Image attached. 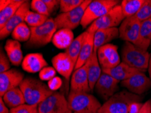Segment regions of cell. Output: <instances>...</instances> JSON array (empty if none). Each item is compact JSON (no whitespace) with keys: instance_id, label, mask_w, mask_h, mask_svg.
I'll return each instance as SVG.
<instances>
[{"instance_id":"19","label":"cell","mask_w":151,"mask_h":113,"mask_svg":"<svg viewBox=\"0 0 151 113\" xmlns=\"http://www.w3.org/2000/svg\"><path fill=\"white\" fill-rule=\"evenodd\" d=\"M102 71L103 73L111 76L119 81L127 80L137 74L145 73V71L131 67L123 62L113 68L102 69Z\"/></svg>"},{"instance_id":"31","label":"cell","mask_w":151,"mask_h":113,"mask_svg":"<svg viewBox=\"0 0 151 113\" xmlns=\"http://www.w3.org/2000/svg\"><path fill=\"white\" fill-rule=\"evenodd\" d=\"M48 20V17L46 16L40 14L35 12L29 11L25 18V22L31 27H40Z\"/></svg>"},{"instance_id":"37","label":"cell","mask_w":151,"mask_h":113,"mask_svg":"<svg viewBox=\"0 0 151 113\" xmlns=\"http://www.w3.org/2000/svg\"><path fill=\"white\" fill-rule=\"evenodd\" d=\"M10 69V61L6 54L1 49L0 52V73H4Z\"/></svg>"},{"instance_id":"5","label":"cell","mask_w":151,"mask_h":113,"mask_svg":"<svg viewBox=\"0 0 151 113\" xmlns=\"http://www.w3.org/2000/svg\"><path fill=\"white\" fill-rule=\"evenodd\" d=\"M117 0H95L91 1L85 11L81 26L83 29L90 27L92 23L106 14L114 7L119 5Z\"/></svg>"},{"instance_id":"33","label":"cell","mask_w":151,"mask_h":113,"mask_svg":"<svg viewBox=\"0 0 151 113\" xmlns=\"http://www.w3.org/2000/svg\"><path fill=\"white\" fill-rule=\"evenodd\" d=\"M85 0H61L60 1V11L61 13L70 12L83 3Z\"/></svg>"},{"instance_id":"44","label":"cell","mask_w":151,"mask_h":113,"mask_svg":"<svg viewBox=\"0 0 151 113\" xmlns=\"http://www.w3.org/2000/svg\"><path fill=\"white\" fill-rule=\"evenodd\" d=\"M148 73H149V78L150 79L151 81V55H150V61H149V65H148Z\"/></svg>"},{"instance_id":"12","label":"cell","mask_w":151,"mask_h":113,"mask_svg":"<svg viewBox=\"0 0 151 113\" xmlns=\"http://www.w3.org/2000/svg\"><path fill=\"white\" fill-rule=\"evenodd\" d=\"M121 84L129 92L138 96L145 93L151 88L150 78L144 73L137 74L129 79L123 81Z\"/></svg>"},{"instance_id":"38","label":"cell","mask_w":151,"mask_h":113,"mask_svg":"<svg viewBox=\"0 0 151 113\" xmlns=\"http://www.w3.org/2000/svg\"><path fill=\"white\" fill-rule=\"evenodd\" d=\"M62 83H63V82H62L60 78L58 77H55L53 79L49 81L47 85H48L49 88L51 89L52 91H54L60 88L62 85Z\"/></svg>"},{"instance_id":"45","label":"cell","mask_w":151,"mask_h":113,"mask_svg":"<svg viewBox=\"0 0 151 113\" xmlns=\"http://www.w3.org/2000/svg\"><path fill=\"white\" fill-rule=\"evenodd\" d=\"M68 113H72V112H68Z\"/></svg>"},{"instance_id":"6","label":"cell","mask_w":151,"mask_h":113,"mask_svg":"<svg viewBox=\"0 0 151 113\" xmlns=\"http://www.w3.org/2000/svg\"><path fill=\"white\" fill-rule=\"evenodd\" d=\"M58 29L53 18H48L44 24L40 27H31V37L27 45L44 46L52 41L54 34Z\"/></svg>"},{"instance_id":"22","label":"cell","mask_w":151,"mask_h":113,"mask_svg":"<svg viewBox=\"0 0 151 113\" xmlns=\"http://www.w3.org/2000/svg\"><path fill=\"white\" fill-rule=\"evenodd\" d=\"M86 64L88 66L89 85H90L91 91H92L93 89H95L96 84L102 73V71L98 62L97 53L93 52Z\"/></svg>"},{"instance_id":"1","label":"cell","mask_w":151,"mask_h":113,"mask_svg":"<svg viewBox=\"0 0 151 113\" xmlns=\"http://www.w3.org/2000/svg\"><path fill=\"white\" fill-rule=\"evenodd\" d=\"M19 87L23 94L26 104L29 105L39 106L54 93L48 85L33 77L24 78Z\"/></svg>"},{"instance_id":"8","label":"cell","mask_w":151,"mask_h":113,"mask_svg":"<svg viewBox=\"0 0 151 113\" xmlns=\"http://www.w3.org/2000/svg\"><path fill=\"white\" fill-rule=\"evenodd\" d=\"M125 18L121 5H117L106 14L95 20L86 31L95 33L100 29L114 28L121 24Z\"/></svg>"},{"instance_id":"42","label":"cell","mask_w":151,"mask_h":113,"mask_svg":"<svg viewBox=\"0 0 151 113\" xmlns=\"http://www.w3.org/2000/svg\"><path fill=\"white\" fill-rule=\"evenodd\" d=\"M10 110L8 109L5 102H4L3 98H0V113H10Z\"/></svg>"},{"instance_id":"15","label":"cell","mask_w":151,"mask_h":113,"mask_svg":"<svg viewBox=\"0 0 151 113\" xmlns=\"http://www.w3.org/2000/svg\"><path fill=\"white\" fill-rule=\"evenodd\" d=\"M31 8V3L26 1L20 8L17 10L14 15L6 22L3 28L0 29V38L4 40L9 35L12 33L14 29L20 24L24 22L27 13L29 12Z\"/></svg>"},{"instance_id":"32","label":"cell","mask_w":151,"mask_h":113,"mask_svg":"<svg viewBox=\"0 0 151 113\" xmlns=\"http://www.w3.org/2000/svg\"><path fill=\"white\" fill-rule=\"evenodd\" d=\"M140 22L151 18V0H145L138 12L134 16Z\"/></svg>"},{"instance_id":"47","label":"cell","mask_w":151,"mask_h":113,"mask_svg":"<svg viewBox=\"0 0 151 113\" xmlns=\"http://www.w3.org/2000/svg\"></svg>"},{"instance_id":"3","label":"cell","mask_w":151,"mask_h":113,"mask_svg":"<svg viewBox=\"0 0 151 113\" xmlns=\"http://www.w3.org/2000/svg\"><path fill=\"white\" fill-rule=\"evenodd\" d=\"M67 100L70 111L77 113H97L102 107L94 96L86 92L70 91Z\"/></svg>"},{"instance_id":"41","label":"cell","mask_w":151,"mask_h":113,"mask_svg":"<svg viewBox=\"0 0 151 113\" xmlns=\"http://www.w3.org/2000/svg\"><path fill=\"white\" fill-rule=\"evenodd\" d=\"M142 107V104L139 103V102H134L129 108V113H138Z\"/></svg>"},{"instance_id":"9","label":"cell","mask_w":151,"mask_h":113,"mask_svg":"<svg viewBox=\"0 0 151 113\" xmlns=\"http://www.w3.org/2000/svg\"><path fill=\"white\" fill-rule=\"evenodd\" d=\"M39 113H68L70 112L68 100L65 96L58 92H54L51 96L38 106Z\"/></svg>"},{"instance_id":"11","label":"cell","mask_w":151,"mask_h":113,"mask_svg":"<svg viewBox=\"0 0 151 113\" xmlns=\"http://www.w3.org/2000/svg\"><path fill=\"white\" fill-rule=\"evenodd\" d=\"M142 22L134 17L125 18L120 24L119 37L121 40L135 45L138 40Z\"/></svg>"},{"instance_id":"46","label":"cell","mask_w":151,"mask_h":113,"mask_svg":"<svg viewBox=\"0 0 151 113\" xmlns=\"http://www.w3.org/2000/svg\"><path fill=\"white\" fill-rule=\"evenodd\" d=\"M73 113H77V112H73Z\"/></svg>"},{"instance_id":"26","label":"cell","mask_w":151,"mask_h":113,"mask_svg":"<svg viewBox=\"0 0 151 113\" xmlns=\"http://www.w3.org/2000/svg\"><path fill=\"white\" fill-rule=\"evenodd\" d=\"M1 98L7 107L11 109L26 104L24 95L20 87L10 89Z\"/></svg>"},{"instance_id":"13","label":"cell","mask_w":151,"mask_h":113,"mask_svg":"<svg viewBox=\"0 0 151 113\" xmlns=\"http://www.w3.org/2000/svg\"><path fill=\"white\" fill-rule=\"evenodd\" d=\"M119 81L102 72L96 84V91L103 99L107 100L114 94L117 93L119 91Z\"/></svg>"},{"instance_id":"21","label":"cell","mask_w":151,"mask_h":113,"mask_svg":"<svg viewBox=\"0 0 151 113\" xmlns=\"http://www.w3.org/2000/svg\"><path fill=\"white\" fill-rule=\"evenodd\" d=\"M119 37V31L117 27L98 30L94 34V50L96 52L100 47L109 44L112 40Z\"/></svg>"},{"instance_id":"2","label":"cell","mask_w":151,"mask_h":113,"mask_svg":"<svg viewBox=\"0 0 151 113\" xmlns=\"http://www.w3.org/2000/svg\"><path fill=\"white\" fill-rule=\"evenodd\" d=\"M141 99L139 96L127 90L117 92L103 104L97 113H129L132 104Z\"/></svg>"},{"instance_id":"36","label":"cell","mask_w":151,"mask_h":113,"mask_svg":"<svg viewBox=\"0 0 151 113\" xmlns=\"http://www.w3.org/2000/svg\"><path fill=\"white\" fill-rule=\"evenodd\" d=\"M56 74V71L54 67L47 66V67H45L40 71V73H39V77H40L41 80L49 81L50 80L55 77Z\"/></svg>"},{"instance_id":"34","label":"cell","mask_w":151,"mask_h":113,"mask_svg":"<svg viewBox=\"0 0 151 113\" xmlns=\"http://www.w3.org/2000/svg\"><path fill=\"white\" fill-rule=\"evenodd\" d=\"M31 8L35 12L46 16L47 17L51 14L43 0H32L31 2Z\"/></svg>"},{"instance_id":"27","label":"cell","mask_w":151,"mask_h":113,"mask_svg":"<svg viewBox=\"0 0 151 113\" xmlns=\"http://www.w3.org/2000/svg\"><path fill=\"white\" fill-rule=\"evenodd\" d=\"M25 1L24 0H12L8 6L0 11V29L3 28Z\"/></svg>"},{"instance_id":"17","label":"cell","mask_w":151,"mask_h":113,"mask_svg":"<svg viewBox=\"0 0 151 113\" xmlns=\"http://www.w3.org/2000/svg\"><path fill=\"white\" fill-rule=\"evenodd\" d=\"M52 63L57 72L66 79H69L75 68L74 62L66 52H61L56 55L52 59Z\"/></svg>"},{"instance_id":"7","label":"cell","mask_w":151,"mask_h":113,"mask_svg":"<svg viewBox=\"0 0 151 113\" xmlns=\"http://www.w3.org/2000/svg\"><path fill=\"white\" fill-rule=\"evenodd\" d=\"M91 2V0H85L81 6L75 10L58 14L54 18L57 28L59 30L67 29L71 31L76 29L79 24H81L85 11Z\"/></svg>"},{"instance_id":"24","label":"cell","mask_w":151,"mask_h":113,"mask_svg":"<svg viewBox=\"0 0 151 113\" xmlns=\"http://www.w3.org/2000/svg\"><path fill=\"white\" fill-rule=\"evenodd\" d=\"M151 45V18L142 22L138 40L135 45L140 49L147 51Z\"/></svg>"},{"instance_id":"39","label":"cell","mask_w":151,"mask_h":113,"mask_svg":"<svg viewBox=\"0 0 151 113\" xmlns=\"http://www.w3.org/2000/svg\"><path fill=\"white\" fill-rule=\"evenodd\" d=\"M44 3L46 4L47 8H48L50 13L53 11L55 8L58 4H60V1H58V0H43Z\"/></svg>"},{"instance_id":"18","label":"cell","mask_w":151,"mask_h":113,"mask_svg":"<svg viewBox=\"0 0 151 113\" xmlns=\"http://www.w3.org/2000/svg\"><path fill=\"white\" fill-rule=\"evenodd\" d=\"M48 64L41 53H31L24 58L22 68L29 73H40L43 68L47 67Z\"/></svg>"},{"instance_id":"29","label":"cell","mask_w":151,"mask_h":113,"mask_svg":"<svg viewBox=\"0 0 151 113\" xmlns=\"http://www.w3.org/2000/svg\"><path fill=\"white\" fill-rule=\"evenodd\" d=\"M85 37V32L83 33L80 34L72 42L70 45L68 47L67 49H66L65 52L70 57V58L73 60L74 63L76 65V63L78 60L80 52L83 45V40Z\"/></svg>"},{"instance_id":"43","label":"cell","mask_w":151,"mask_h":113,"mask_svg":"<svg viewBox=\"0 0 151 113\" xmlns=\"http://www.w3.org/2000/svg\"><path fill=\"white\" fill-rule=\"evenodd\" d=\"M12 2V0H1L0 1V11L5 8Z\"/></svg>"},{"instance_id":"16","label":"cell","mask_w":151,"mask_h":113,"mask_svg":"<svg viewBox=\"0 0 151 113\" xmlns=\"http://www.w3.org/2000/svg\"><path fill=\"white\" fill-rule=\"evenodd\" d=\"M70 91L76 92H86L91 91L89 85L88 66L85 64L81 68L75 69L70 79Z\"/></svg>"},{"instance_id":"25","label":"cell","mask_w":151,"mask_h":113,"mask_svg":"<svg viewBox=\"0 0 151 113\" xmlns=\"http://www.w3.org/2000/svg\"><path fill=\"white\" fill-rule=\"evenodd\" d=\"M74 34L70 29H60L56 32L52 39V43L58 49H67L74 40Z\"/></svg>"},{"instance_id":"20","label":"cell","mask_w":151,"mask_h":113,"mask_svg":"<svg viewBox=\"0 0 151 113\" xmlns=\"http://www.w3.org/2000/svg\"><path fill=\"white\" fill-rule=\"evenodd\" d=\"M94 34L93 33L86 31H85V37L82 45L81 52L75 65V69L81 68L83 66L88 60L92 55L94 50Z\"/></svg>"},{"instance_id":"30","label":"cell","mask_w":151,"mask_h":113,"mask_svg":"<svg viewBox=\"0 0 151 113\" xmlns=\"http://www.w3.org/2000/svg\"><path fill=\"white\" fill-rule=\"evenodd\" d=\"M31 28L27 24L22 22L17 26L12 33V37L14 40L18 41H28L31 37Z\"/></svg>"},{"instance_id":"40","label":"cell","mask_w":151,"mask_h":113,"mask_svg":"<svg viewBox=\"0 0 151 113\" xmlns=\"http://www.w3.org/2000/svg\"><path fill=\"white\" fill-rule=\"evenodd\" d=\"M138 113H151V100H148L143 104Z\"/></svg>"},{"instance_id":"4","label":"cell","mask_w":151,"mask_h":113,"mask_svg":"<svg viewBox=\"0 0 151 113\" xmlns=\"http://www.w3.org/2000/svg\"><path fill=\"white\" fill-rule=\"evenodd\" d=\"M121 58L123 62L127 65L145 72L148 68L150 55L133 43L125 41L121 50Z\"/></svg>"},{"instance_id":"10","label":"cell","mask_w":151,"mask_h":113,"mask_svg":"<svg viewBox=\"0 0 151 113\" xmlns=\"http://www.w3.org/2000/svg\"><path fill=\"white\" fill-rule=\"evenodd\" d=\"M97 56L102 69L113 68L121 63L117 46L111 43L100 47L97 51Z\"/></svg>"},{"instance_id":"23","label":"cell","mask_w":151,"mask_h":113,"mask_svg":"<svg viewBox=\"0 0 151 113\" xmlns=\"http://www.w3.org/2000/svg\"><path fill=\"white\" fill-rule=\"evenodd\" d=\"M7 56L14 66H19L23 61V54L19 41L14 40H7L4 47Z\"/></svg>"},{"instance_id":"28","label":"cell","mask_w":151,"mask_h":113,"mask_svg":"<svg viewBox=\"0 0 151 113\" xmlns=\"http://www.w3.org/2000/svg\"><path fill=\"white\" fill-rule=\"evenodd\" d=\"M145 0H123L121 6L125 18L134 17L140 10Z\"/></svg>"},{"instance_id":"35","label":"cell","mask_w":151,"mask_h":113,"mask_svg":"<svg viewBox=\"0 0 151 113\" xmlns=\"http://www.w3.org/2000/svg\"><path fill=\"white\" fill-rule=\"evenodd\" d=\"M10 113H39L38 106L29 105L27 104L10 109Z\"/></svg>"},{"instance_id":"14","label":"cell","mask_w":151,"mask_h":113,"mask_svg":"<svg viewBox=\"0 0 151 113\" xmlns=\"http://www.w3.org/2000/svg\"><path fill=\"white\" fill-rule=\"evenodd\" d=\"M24 79V74L14 68L0 73V96L3 97L10 89L20 86Z\"/></svg>"}]
</instances>
